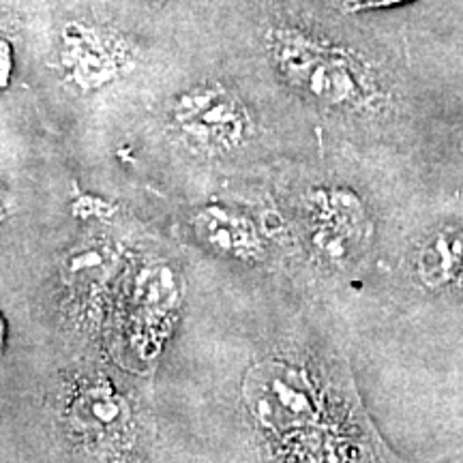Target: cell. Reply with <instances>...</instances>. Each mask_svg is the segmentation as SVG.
<instances>
[{
    "label": "cell",
    "mask_w": 463,
    "mask_h": 463,
    "mask_svg": "<svg viewBox=\"0 0 463 463\" xmlns=\"http://www.w3.org/2000/svg\"><path fill=\"white\" fill-rule=\"evenodd\" d=\"M269 54L283 82L317 106L373 112L384 103L373 69L352 50L300 28L281 26L269 34Z\"/></svg>",
    "instance_id": "6da1fadb"
},
{
    "label": "cell",
    "mask_w": 463,
    "mask_h": 463,
    "mask_svg": "<svg viewBox=\"0 0 463 463\" xmlns=\"http://www.w3.org/2000/svg\"><path fill=\"white\" fill-rule=\"evenodd\" d=\"M172 125L191 148L225 153L245 140L251 118L234 92L219 82H206L176 97Z\"/></svg>",
    "instance_id": "7a4b0ae2"
},
{
    "label": "cell",
    "mask_w": 463,
    "mask_h": 463,
    "mask_svg": "<svg viewBox=\"0 0 463 463\" xmlns=\"http://www.w3.org/2000/svg\"><path fill=\"white\" fill-rule=\"evenodd\" d=\"M58 61L80 90L90 92L116 82L131 67V50L108 28L69 22L58 37Z\"/></svg>",
    "instance_id": "3957f363"
},
{
    "label": "cell",
    "mask_w": 463,
    "mask_h": 463,
    "mask_svg": "<svg viewBox=\"0 0 463 463\" xmlns=\"http://www.w3.org/2000/svg\"><path fill=\"white\" fill-rule=\"evenodd\" d=\"M75 397L71 419L80 425L82 438L97 444H116L127 438V412L123 403L116 402L114 392L106 389H86Z\"/></svg>",
    "instance_id": "277c9868"
},
{
    "label": "cell",
    "mask_w": 463,
    "mask_h": 463,
    "mask_svg": "<svg viewBox=\"0 0 463 463\" xmlns=\"http://www.w3.org/2000/svg\"><path fill=\"white\" fill-rule=\"evenodd\" d=\"M419 275L431 288L463 286V232H442L419 253Z\"/></svg>",
    "instance_id": "5b68a950"
},
{
    "label": "cell",
    "mask_w": 463,
    "mask_h": 463,
    "mask_svg": "<svg viewBox=\"0 0 463 463\" xmlns=\"http://www.w3.org/2000/svg\"><path fill=\"white\" fill-rule=\"evenodd\" d=\"M198 223L202 236L222 251L234 253V256H247L256 249V236H253L251 225H247L242 219L232 217L230 213L219 211V208H208L200 215Z\"/></svg>",
    "instance_id": "8992f818"
},
{
    "label": "cell",
    "mask_w": 463,
    "mask_h": 463,
    "mask_svg": "<svg viewBox=\"0 0 463 463\" xmlns=\"http://www.w3.org/2000/svg\"><path fill=\"white\" fill-rule=\"evenodd\" d=\"M0 54H3V75H0V82H3V89H7L9 80H11V71H14V61H7V50H0Z\"/></svg>",
    "instance_id": "52a82bcc"
},
{
    "label": "cell",
    "mask_w": 463,
    "mask_h": 463,
    "mask_svg": "<svg viewBox=\"0 0 463 463\" xmlns=\"http://www.w3.org/2000/svg\"><path fill=\"white\" fill-rule=\"evenodd\" d=\"M350 7H380V5H392L397 0H345Z\"/></svg>",
    "instance_id": "ba28073f"
}]
</instances>
